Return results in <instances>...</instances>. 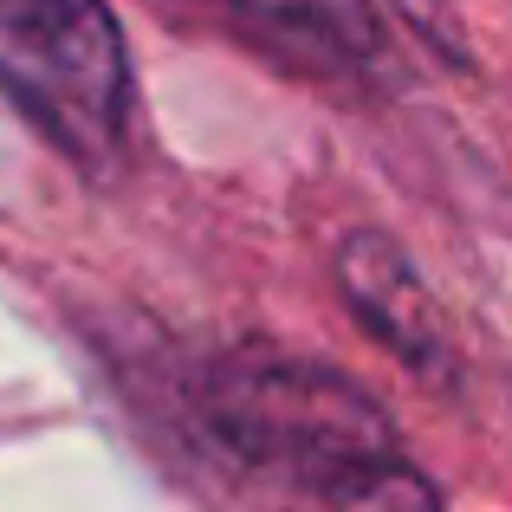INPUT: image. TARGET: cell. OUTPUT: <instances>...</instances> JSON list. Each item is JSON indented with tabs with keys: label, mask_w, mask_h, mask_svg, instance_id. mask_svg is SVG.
<instances>
[{
	"label": "cell",
	"mask_w": 512,
	"mask_h": 512,
	"mask_svg": "<svg viewBox=\"0 0 512 512\" xmlns=\"http://www.w3.org/2000/svg\"><path fill=\"white\" fill-rule=\"evenodd\" d=\"M195 441L253 512H441L370 389L292 350L214 357L195 383Z\"/></svg>",
	"instance_id": "6da1fadb"
},
{
	"label": "cell",
	"mask_w": 512,
	"mask_h": 512,
	"mask_svg": "<svg viewBox=\"0 0 512 512\" xmlns=\"http://www.w3.org/2000/svg\"><path fill=\"white\" fill-rule=\"evenodd\" d=\"M0 98L72 169L111 175L137 117L130 39L111 0H0Z\"/></svg>",
	"instance_id": "7a4b0ae2"
},
{
	"label": "cell",
	"mask_w": 512,
	"mask_h": 512,
	"mask_svg": "<svg viewBox=\"0 0 512 512\" xmlns=\"http://www.w3.org/2000/svg\"><path fill=\"white\" fill-rule=\"evenodd\" d=\"M338 286L344 305L357 312V325L370 338H383L409 370L422 376H448L454 344H448V318H441L435 292L422 286V273L409 266V253L389 234H350L338 247Z\"/></svg>",
	"instance_id": "3957f363"
}]
</instances>
